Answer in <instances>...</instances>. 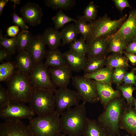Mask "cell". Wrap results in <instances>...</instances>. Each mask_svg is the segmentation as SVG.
Here are the masks:
<instances>
[{
  "mask_svg": "<svg viewBox=\"0 0 136 136\" xmlns=\"http://www.w3.org/2000/svg\"><path fill=\"white\" fill-rule=\"evenodd\" d=\"M35 114L29 107L20 103L11 102L9 105L0 108V117L5 120L29 119Z\"/></svg>",
  "mask_w": 136,
  "mask_h": 136,
  "instance_id": "9c48e42d",
  "label": "cell"
},
{
  "mask_svg": "<svg viewBox=\"0 0 136 136\" xmlns=\"http://www.w3.org/2000/svg\"><path fill=\"white\" fill-rule=\"evenodd\" d=\"M60 32L63 46L70 44L77 40V37L79 34L74 24L66 26Z\"/></svg>",
  "mask_w": 136,
  "mask_h": 136,
  "instance_id": "4316f807",
  "label": "cell"
},
{
  "mask_svg": "<svg viewBox=\"0 0 136 136\" xmlns=\"http://www.w3.org/2000/svg\"><path fill=\"white\" fill-rule=\"evenodd\" d=\"M86 43L88 59L105 55L108 45L107 37L98 38L87 41Z\"/></svg>",
  "mask_w": 136,
  "mask_h": 136,
  "instance_id": "e0dca14e",
  "label": "cell"
},
{
  "mask_svg": "<svg viewBox=\"0 0 136 136\" xmlns=\"http://www.w3.org/2000/svg\"><path fill=\"white\" fill-rule=\"evenodd\" d=\"M68 66L72 71L83 70L88 61L87 58L70 49L63 53Z\"/></svg>",
  "mask_w": 136,
  "mask_h": 136,
  "instance_id": "d6986e66",
  "label": "cell"
},
{
  "mask_svg": "<svg viewBox=\"0 0 136 136\" xmlns=\"http://www.w3.org/2000/svg\"><path fill=\"white\" fill-rule=\"evenodd\" d=\"M133 100L134 101V105L135 107V109L136 110V98L133 97Z\"/></svg>",
  "mask_w": 136,
  "mask_h": 136,
  "instance_id": "681fc988",
  "label": "cell"
},
{
  "mask_svg": "<svg viewBox=\"0 0 136 136\" xmlns=\"http://www.w3.org/2000/svg\"><path fill=\"white\" fill-rule=\"evenodd\" d=\"M85 41L83 37L77 39L70 44V48L75 52L85 56L87 53V48Z\"/></svg>",
  "mask_w": 136,
  "mask_h": 136,
  "instance_id": "8d00e7d4",
  "label": "cell"
},
{
  "mask_svg": "<svg viewBox=\"0 0 136 136\" xmlns=\"http://www.w3.org/2000/svg\"><path fill=\"white\" fill-rule=\"evenodd\" d=\"M33 88L55 92L57 89L51 81L48 67L41 62L35 66L29 75Z\"/></svg>",
  "mask_w": 136,
  "mask_h": 136,
  "instance_id": "30bf717a",
  "label": "cell"
},
{
  "mask_svg": "<svg viewBox=\"0 0 136 136\" xmlns=\"http://www.w3.org/2000/svg\"><path fill=\"white\" fill-rule=\"evenodd\" d=\"M12 54L5 49L0 50V62L9 57Z\"/></svg>",
  "mask_w": 136,
  "mask_h": 136,
  "instance_id": "f6af8a7d",
  "label": "cell"
},
{
  "mask_svg": "<svg viewBox=\"0 0 136 136\" xmlns=\"http://www.w3.org/2000/svg\"><path fill=\"white\" fill-rule=\"evenodd\" d=\"M54 24L55 28L56 29L61 28L67 23L73 21L75 22L76 19H74L67 15L60 10L52 18Z\"/></svg>",
  "mask_w": 136,
  "mask_h": 136,
  "instance_id": "836d02e7",
  "label": "cell"
},
{
  "mask_svg": "<svg viewBox=\"0 0 136 136\" xmlns=\"http://www.w3.org/2000/svg\"><path fill=\"white\" fill-rule=\"evenodd\" d=\"M34 36L28 30H22L16 47V51L18 53L26 51Z\"/></svg>",
  "mask_w": 136,
  "mask_h": 136,
  "instance_id": "1f68e13d",
  "label": "cell"
},
{
  "mask_svg": "<svg viewBox=\"0 0 136 136\" xmlns=\"http://www.w3.org/2000/svg\"><path fill=\"white\" fill-rule=\"evenodd\" d=\"M127 105L124 100L120 97L110 101L104 108L97 121L106 131L109 136L119 133V123L122 113Z\"/></svg>",
  "mask_w": 136,
  "mask_h": 136,
  "instance_id": "7a4b0ae2",
  "label": "cell"
},
{
  "mask_svg": "<svg viewBox=\"0 0 136 136\" xmlns=\"http://www.w3.org/2000/svg\"><path fill=\"white\" fill-rule=\"evenodd\" d=\"M134 71H135V72H136V67L134 69Z\"/></svg>",
  "mask_w": 136,
  "mask_h": 136,
  "instance_id": "816d5d0a",
  "label": "cell"
},
{
  "mask_svg": "<svg viewBox=\"0 0 136 136\" xmlns=\"http://www.w3.org/2000/svg\"><path fill=\"white\" fill-rule=\"evenodd\" d=\"M54 98L55 110L60 115L72 107L78 105L80 100L76 91L67 87L57 89Z\"/></svg>",
  "mask_w": 136,
  "mask_h": 136,
  "instance_id": "ba28073f",
  "label": "cell"
},
{
  "mask_svg": "<svg viewBox=\"0 0 136 136\" xmlns=\"http://www.w3.org/2000/svg\"><path fill=\"white\" fill-rule=\"evenodd\" d=\"M60 133L57 136H68L62 133Z\"/></svg>",
  "mask_w": 136,
  "mask_h": 136,
  "instance_id": "f907efd6",
  "label": "cell"
},
{
  "mask_svg": "<svg viewBox=\"0 0 136 136\" xmlns=\"http://www.w3.org/2000/svg\"><path fill=\"white\" fill-rule=\"evenodd\" d=\"M136 75L134 71L133 70L130 72H126L124 77L123 82L124 85H134L136 87Z\"/></svg>",
  "mask_w": 136,
  "mask_h": 136,
  "instance_id": "60d3db41",
  "label": "cell"
},
{
  "mask_svg": "<svg viewBox=\"0 0 136 136\" xmlns=\"http://www.w3.org/2000/svg\"><path fill=\"white\" fill-rule=\"evenodd\" d=\"M75 25L79 34H81L86 41L90 37L92 31L91 22L87 23L83 16H78Z\"/></svg>",
  "mask_w": 136,
  "mask_h": 136,
  "instance_id": "484cf974",
  "label": "cell"
},
{
  "mask_svg": "<svg viewBox=\"0 0 136 136\" xmlns=\"http://www.w3.org/2000/svg\"><path fill=\"white\" fill-rule=\"evenodd\" d=\"M48 70L51 81L56 87H67L72 78V71L67 65L56 68L49 67Z\"/></svg>",
  "mask_w": 136,
  "mask_h": 136,
  "instance_id": "9a60e30c",
  "label": "cell"
},
{
  "mask_svg": "<svg viewBox=\"0 0 136 136\" xmlns=\"http://www.w3.org/2000/svg\"><path fill=\"white\" fill-rule=\"evenodd\" d=\"M107 37L115 38L124 41L127 46L136 39V9L130 11L129 16L119 29Z\"/></svg>",
  "mask_w": 136,
  "mask_h": 136,
  "instance_id": "8fae6325",
  "label": "cell"
},
{
  "mask_svg": "<svg viewBox=\"0 0 136 136\" xmlns=\"http://www.w3.org/2000/svg\"><path fill=\"white\" fill-rule=\"evenodd\" d=\"M20 12L25 22L31 25L35 26L41 23L43 13L38 4L28 2L21 7Z\"/></svg>",
  "mask_w": 136,
  "mask_h": 136,
  "instance_id": "4fadbf2b",
  "label": "cell"
},
{
  "mask_svg": "<svg viewBox=\"0 0 136 136\" xmlns=\"http://www.w3.org/2000/svg\"><path fill=\"white\" fill-rule=\"evenodd\" d=\"M83 136H109L97 120L87 118L86 129Z\"/></svg>",
  "mask_w": 136,
  "mask_h": 136,
  "instance_id": "cb8c5ba5",
  "label": "cell"
},
{
  "mask_svg": "<svg viewBox=\"0 0 136 136\" xmlns=\"http://www.w3.org/2000/svg\"><path fill=\"white\" fill-rule=\"evenodd\" d=\"M11 102L7 90L0 87V108L9 105Z\"/></svg>",
  "mask_w": 136,
  "mask_h": 136,
  "instance_id": "f35d334b",
  "label": "cell"
},
{
  "mask_svg": "<svg viewBox=\"0 0 136 136\" xmlns=\"http://www.w3.org/2000/svg\"><path fill=\"white\" fill-rule=\"evenodd\" d=\"M97 13V7L93 1H91L89 3L84 10L83 16L87 22L90 23L96 19Z\"/></svg>",
  "mask_w": 136,
  "mask_h": 136,
  "instance_id": "d590c367",
  "label": "cell"
},
{
  "mask_svg": "<svg viewBox=\"0 0 136 136\" xmlns=\"http://www.w3.org/2000/svg\"><path fill=\"white\" fill-rule=\"evenodd\" d=\"M10 1L13 3L14 9H15L16 6V4H19L21 1L20 0H11Z\"/></svg>",
  "mask_w": 136,
  "mask_h": 136,
  "instance_id": "c3c4849f",
  "label": "cell"
},
{
  "mask_svg": "<svg viewBox=\"0 0 136 136\" xmlns=\"http://www.w3.org/2000/svg\"><path fill=\"white\" fill-rule=\"evenodd\" d=\"M19 31V26L16 25L11 26L7 29V35L9 36L14 37L18 35Z\"/></svg>",
  "mask_w": 136,
  "mask_h": 136,
  "instance_id": "7bdbcfd3",
  "label": "cell"
},
{
  "mask_svg": "<svg viewBox=\"0 0 136 136\" xmlns=\"http://www.w3.org/2000/svg\"><path fill=\"white\" fill-rule=\"evenodd\" d=\"M124 51L136 54V39L127 46Z\"/></svg>",
  "mask_w": 136,
  "mask_h": 136,
  "instance_id": "ee69618b",
  "label": "cell"
},
{
  "mask_svg": "<svg viewBox=\"0 0 136 136\" xmlns=\"http://www.w3.org/2000/svg\"><path fill=\"white\" fill-rule=\"evenodd\" d=\"M94 82L100 100L104 108L111 100L120 97V91L114 89L111 84L95 81Z\"/></svg>",
  "mask_w": 136,
  "mask_h": 136,
  "instance_id": "ac0fdd59",
  "label": "cell"
},
{
  "mask_svg": "<svg viewBox=\"0 0 136 136\" xmlns=\"http://www.w3.org/2000/svg\"><path fill=\"white\" fill-rule=\"evenodd\" d=\"M126 14L117 20H112L107 14L91 22L92 31L86 41L96 38H107L113 35L120 28L127 18Z\"/></svg>",
  "mask_w": 136,
  "mask_h": 136,
  "instance_id": "5b68a950",
  "label": "cell"
},
{
  "mask_svg": "<svg viewBox=\"0 0 136 136\" xmlns=\"http://www.w3.org/2000/svg\"><path fill=\"white\" fill-rule=\"evenodd\" d=\"M113 1L116 8L121 12L126 8H132L127 0H113Z\"/></svg>",
  "mask_w": 136,
  "mask_h": 136,
  "instance_id": "b9f144b4",
  "label": "cell"
},
{
  "mask_svg": "<svg viewBox=\"0 0 136 136\" xmlns=\"http://www.w3.org/2000/svg\"><path fill=\"white\" fill-rule=\"evenodd\" d=\"M108 40L107 51L113 53H122L125 50L127 44L123 40L118 38L107 37Z\"/></svg>",
  "mask_w": 136,
  "mask_h": 136,
  "instance_id": "f1b7e54d",
  "label": "cell"
},
{
  "mask_svg": "<svg viewBox=\"0 0 136 136\" xmlns=\"http://www.w3.org/2000/svg\"><path fill=\"white\" fill-rule=\"evenodd\" d=\"M0 136H35L21 120H5L0 125Z\"/></svg>",
  "mask_w": 136,
  "mask_h": 136,
  "instance_id": "7c38bea8",
  "label": "cell"
},
{
  "mask_svg": "<svg viewBox=\"0 0 136 136\" xmlns=\"http://www.w3.org/2000/svg\"><path fill=\"white\" fill-rule=\"evenodd\" d=\"M113 71V69L106 66L92 73L84 74L83 76L96 81L111 84Z\"/></svg>",
  "mask_w": 136,
  "mask_h": 136,
  "instance_id": "603a6c76",
  "label": "cell"
},
{
  "mask_svg": "<svg viewBox=\"0 0 136 136\" xmlns=\"http://www.w3.org/2000/svg\"><path fill=\"white\" fill-rule=\"evenodd\" d=\"M43 35L45 44L49 49L57 48L61 45V38L60 32L55 28H46Z\"/></svg>",
  "mask_w": 136,
  "mask_h": 136,
  "instance_id": "7402d4cb",
  "label": "cell"
},
{
  "mask_svg": "<svg viewBox=\"0 0 136 136\" xmlns=\"http://www.w3.org/2000/svg\"><path fill=\"white\" fill-rule=\"evenodd\" d=\"M72 79V85L83 102L94 104L100 100L94 80L80 76H73Z\"/></svg>",
  "mask_w": 136,
  "mask_h": 136,
  "instance_id": "52a82bcc",
  "label": "cell"
},
{
  "mask_svg": "<svg viewBox=\"0 0 136 136\" xmlns=\"http://www.w3.org/2000/svg\"><path fill=\"white\" fill-rule=\"evenodd\" d=\"M126 68L118 67L114 69L112 76V81L117 85H120L123 82L125 74L126 72Z\"/></svg>",
  "mask_w": 136,
  "mask_h": 136,
  "instance_id": "74e56055",
  "label": "cell"
},
{
  "mask_svg": "<svg viewBox=\"0 0 136 136\" xmlns=\"http://www.w3.org/2000/svg\"><path fill=\"white\" fill-rule=\"evenodd\" d=\"M122 53H113L106 58V66L113 69L118 67L126 68L128 66V59Z\"/></svg>",
  "mask_w": 136,
  "mask_h": 136,
  "instance_id": "d4e9b609",
  "label": "cell"
},
{
  "mask_svg": "<svg viewBox=\"0 0 136 136\" xmlns=\"http://www.w3.org/2000/svg\"><path fill=\"white\" fill-rule=\"evenodd\" d=\"M15 67L20 72L26 75H29L34 66L31 57L26 51L18 53L16 57Z\"/></svg>",
  "mask_w": 136,
  "mask_h": 136,
  "instance_id": "ffe728a7",
  "label": "cell"
},
{
  "mask_svg": "<svg viewBox=\"0 0 136 136\" xmlns=\"http://www.w3.org/2000/svg\"><path fill=\"white\" fill-rule=\"evenodd\" d=\"M120 129H124L132 136L136 135V110L127 105L121 116L119 123Z\"/></svg>",
  "mask_w": 136,
  "mask_h": 136,
  "instance_id": "2e32d148",
  "label": "cell"
},
{
  "mask_svg": "<svg viewBox=\"0 0 136 136\" xmlns=\"http://www.w3.org/2000/svg\"><path fill=\"white\" fill-rule=\"evenodd\" d=\"M54 94L49 90L33 88L29 107L38 116L53 112L55 110Z\"/></svg>",
  "mask_w": 136,
  "mask_h": 136,
  "instance_id": "8992f818",
  "label": "cell"
},
{
  "mask_svg": "<svg viewBox=\"0 0 136 136\" xmlns=\"http://www.w3.org/2000/svg\"><path fill=\"white\" fill-rule=\"evenodd\" d=\"M123 53L131 64L133 65L136 64V54L124 51Z\"/></svg>",
  "mask_w": 136,
  "mask_h": 136,
  "instance_id": "bcb514c9",
  "label": "cell"
},
{
  "mask_svg": "<svg viewBox=\"0 0 136 136\" xmlns=\"http://www.w3.org/2000/svg\"><path fill=\"white\" fill-rule=\"evenodd\" d=\"M44 2L47 6L56 10L69 9L74 5L75 1L73 0H46Z\"/></svg>",
  "mask_w": 136,
  "mask_h": 136,
  "instance_id": "4dcf8cb0",
  "label": "cell"
},
{
  "mask_svg": "<svg viewBox=\"0 0 136 136\" xmlns=\"http://www.w3.org/2000/svg\"><path fill=\"white\" fill-rule=\"evenodd\" d=\"M84 102L65 111L61 115L60 124L61 133L68 136H83L87 118Z\"/></svg>",
  "mask_w": 136,
  "mask_h": 136,
  "instance_id": "6da1fadb",
  "label": "cell"
},
{
  "mask_svg": "<svg viewBox=\"0 0 136 136\" xmlns=\"http://www.w3.org/2000/svg\"><path fill=\"white\" fill-rule=\"evenodd\" d=\"M133 85H120L117 86L118 90L121 91L123 96L126 99L127 105L131 107L134 105L133 97L132 95L133 91L136 90V87L133 86Z\"/></svg>",
  "mask_w": 136,
  "mask_h": 136,
  "instance_id": "d6a6232c",
  "label": "cell"
},
{
  "mask_svg": "<svg viewBox=\"0 0 136 136\" xmlns=\"http://www.w3.org/2000/svg\"></svg>",
  "mask_w": 136,
  "mask_h": 136,
  "instance_id": "f5cc1de1",
  "label": "cell"
},
{
  "mask_svg": "<svg viewBox=\"0 0 136 136\" xmlns=\"http://www.w3.org/2000/svg\"><path fill=\"white\" fill-rule=\"evenodd\" d=\"M47 67L56 68L67 65L63 53L57 48L47 52L45 63Z\"/></svg>",
  "mask_w": 136,
  "mask_h": 136,
  "instance_id": "44dd1931",
  "label": "cell"
},
{
  "mask_svg": "<svg viewBox=\"0 0 136 136\" xmlns=\"http://www.w3.org/2000/svg\"><path fill=\"white\" fill-rule=\"evenodd\" d=\"M106 59L105 55L88 59L87 63L83 70L84 74L92 73L103 68L105 64Z\"/></svg>",
  "mask_w": 136,
  "mask_h": 136,
  "instance_id": "83f0119b",
  "label": "cell"
},
{
  "mask_svg": "<svg viewBox=\"0 0 136 136\" xmlns=\"http://www.w3.org/2000/svg\"><path fill=\"white\" fill-rule=\"evenodd\" d=\"M7 90L11 102L29 103L33 89L29 75L18 71L14 72L7 81Z\"/></svg>",
  "mask_w": 136,
  "mask_h": 136,
  "instance_id": "3957f363",
  "label": "cell"
},
{
  "mask_svg": "<svg viewBox=\"0 0 136 136\" xmlns=\"http://www.w3.org/2000/svg\"><path fill=\"white\" fill-rule=\"evenodd\" d=\"M9 1L8 0H0V15L1 16L4 7L6 5Z\"/></svg>",
  "mask_w": 136,
  "mask_h": 136,
  "instance_id": "7dc6e473",
  "label": "cell"
},
{
  "mask_svg": "<svg viewBox=\"0 0 136 136\" xmlns=\"http://www.w3.org/2000/svg\"><path fill=\"white\" fill-rule=\"evenodd\" d=\"M15 66L12 63L8 62L0 65V81H8L14 74Z\"/></svg>",
  "mask_w": 136,
  "mask_h": 136,
  "instance_id": "e575fe53",
  "label": "cell"
},
{
  "mask_svg": "<svg viewBox=\"0 0 136 136\" xmlns=\"http://www.w3.org/2000/svg\"><path fill=\"white\" fill-rule=\"evenodd\" d=\"M22 32V30L16 36L10 39L3 36L0 30V44L12 54L16 51V47L18 44L20 36Z\"/></svg>",
  "mask_w": 136,
  "mask_h": 136,
  "instance_id": "f546056e",
  "label": "cell"
},
{
  "mask_svg": "<svg viewBox=\"0 0 136 136\" xmlns=\"http://www.w3.org/2000/svg\"><path fill=\"white\" fill-rule=\"evenodd\" d=\"M46 44L43 35L39 33L34 36L26 51L29 55L34 67L42 62L46 53Z\"/></svg>",
  "mask_w": 136,
  "mask_h": 136,
  "instance_id": "5bb4252c",
  "label": "cell"
},
{
  "mask_svg": "<svg viewBox=\"0 0 136 136\" xmlns=\"http://www.w3.org/2000/svg\"><path fill=\"white\" fill-rule=\"evenodd\" d=\"M60 115L55 110L46 115L29 119L28 125L35 136H57L61 133Z\"/></svg>",
  "mask_w": 136,
  "mask_h": 136,
  "instance_id": "277c9868",
  "label": "cell"
},
{
  "mask_svg": "<svg viewBox=\"0 0 136 136\" xmlns=\"http://www.w3.org/2000/svg\"><path fill=\"white\" fill-rule=\"evenodd\" d=\"M12 14V23L15 25L20 27L22 30H27L29 28L28 26L26 24V22L22 17L19 16L15 12V10Z\"/></svg>",
  "mask_w": 136,
  "mask_h": 136,
  "instance_id": "ab89813d",
  "label": "cell"
}]
</instances>
